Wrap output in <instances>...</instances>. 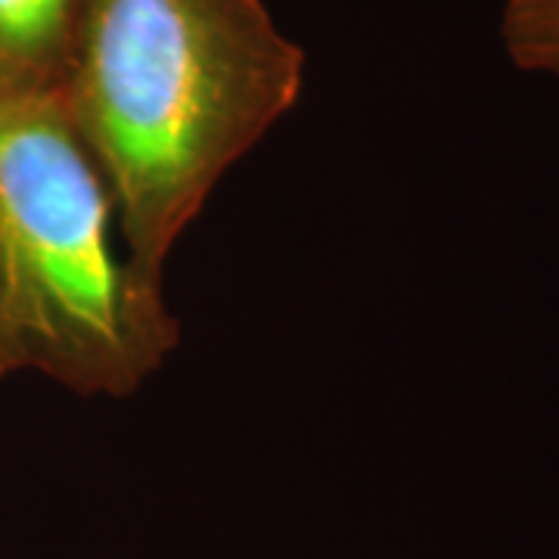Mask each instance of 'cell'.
Returning a JSON list of instances; mask_svg holds the SVG:
<instances>
[{
	"label": "cell",
	"mask_w": 559,
	"mask_h": 559,
	"mask_svg": "<svg viewBox=\"0 0 559 559\" xmlns=\"http://www.w3.org/2000/svg\"><path fill=\"white\" fill-rule=\"evenodd\" d=\"M301 79V47L261 0L81 3L60 94L146 286L162 289L178 237Z\"/></svg>",
	"instance_id": "cell-1"
},
{
	"label": "cell",
	"mask_w": 559,
	"mask_h": 559,
	"mask_svg": "<svg viewBox=\"0 0 559 559\" xmlns=\"http://www.w3.org/2000/svg\"><path fill=\"white\" fill-rule=\"evenodd\" d=\"M116 205L60 91L0 100V377L134 395L180 326L112 246Z\"/></svg>",
	"instance_id": "cell-2"
},
{
	"label": "cell",
	"mask_w": 559,
	"mask_h": 559,
	"mask_svg": "<svg viewBox=\"0 0 559 559\" xmlns=\"http://www.w3.org/2000/svg\"><path fill=\"white\" fill-rule=\"evenodd\" d=\"M84 0H0V100L62 91Z\"/></svg>",
	"instance_id": "cell-3"
},
{
	"label": "cell",
	"mask_w": 559,
	"mask_h": 559,
	"mask_svg": "<svg viewBox=\"0 0 559 559\" xmlns=\"http://www.w3.org/2000/svg\"><path fill=\"white\" fill-rule=\"evenodd\" d=\"M500 35L520 69L559 79V0H503Z\"/></svg>",
	"instance_id": "cell-4"
}]
</instances>
